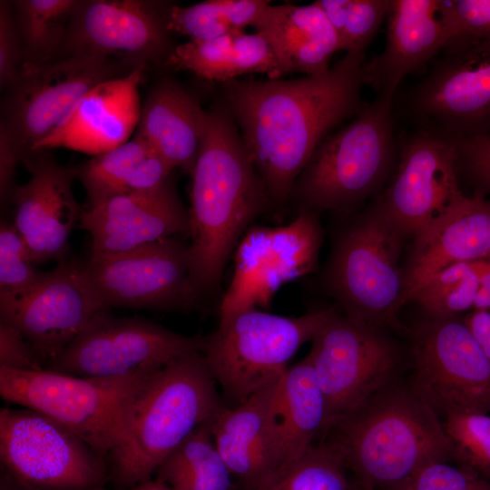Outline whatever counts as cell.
Here are the masks:
<instances>
[{
    "instance_id": "obj_1",
    "label": "cell",
    "mask_w": 490,
    "mask_h": 490,
    "mask_svg": "<svg viewBox=\"0 0 490 490\" xmlns=\"http://www.w3.org/2000/svg\"><path fill=\"white\" fill-rule=\"evenodd\" d=\"M364 54H346L327 72L221 83L228 109L270 201L283 204L319 143L361 108Z\"/></svg>"
},
{
    "instance_id": "obj_2",
    "label": "cell",
    "mask_w": 490,
    "mask_h": 490,
    "mask_svg": "<svg viewBox=\"0 0 490 490\" xmlns=\"http://www.w3.org/2000/svg\"><path fill=\"white\" fill-rule=\"evenodd\" d=\"M208 113L188 212L191 275L201 293L217 289L230 255L270 201L228 109Z\"/></svg>"
},
{
    "instance_id": "obj_3",
    "label": "cell",
    "mask_w": 490,
    "mask_h": 490,
    "mask_svg": "<svg viewBox=\"0 0 490 490\" xmlns=\"http://www.w3.org/2000/svg\"><path fill=\"white\" fill-rule=\"evenodd\" d=\"M328 432L358 488L387 490L427 465L456 458L439 416L410 386L393 381Z\"/></svg>"
},
{
    "instance_id": "obj_4",
    "label": "cell",
    "mask_w": 490,
    "mask_h": 490,
    "mask_svg": "<svg viewBox=\"0 0 490 490\" xmlns=\"http://www.w3.org/2000/svg\"><path fill=\"white\" fill-rule=\"evenodd\" d=\"M202 352L184 354L150 375L124 412L116 446L109 454L122 486L148 480L200 426L225 408Z\"/></svg>"
},
{
    "instance_id": "obj_5",
    "label": "cell",
    "mask_w": 490,
    "mask_h": 490,
    "mask_svg": "<svg viewBox=\"0 0 490 490\" xmlns=\"http://www.w3.org/2000/svg\"><path fill=\"white\" fill-rule=\"evenodd\" d=\"M391 108L377 96L319 143L293 187L302 209L346 211L377 190L394 156Z\"/></svg>"
},
{
    "instance_id": "obj_6",
    "label": "cell",
    "mask_w": 490,
    "mask_h": 490,
    "mask_svg": "<svg viewBox=\"0 0 490 490\" xmlns=\"http://www.w3.org/2000/svg\"><path fill=\"white\" fill-rule=\"evenodd\" d=\"M337 312L329 308L284 317L244 310L220 319L202 354L216 383L237 406L278 380L299 348Z\"/></svg>"
},
{
    "instance_id": "obj_7",
    "label": "cell",
    "mask_w": 490,
    "mask_h": 490,
    "mask_svg": "<svg viewBox=\"0 0 490 490\" xmlns=\"http://www.w3.org/2000/svg\"><path fill=\"white\" fill-rule=\"evenodd\" d=\"M405 236L377 201L339 236L328 284L348 317L381 328L405 305L399 268Z\"/></svg>"
},
{
    "instance_id": "obj_8",
    "label": "cell",
    "mask_w": 490,
    "mask_h": 490,
    "mask_svg": "<svg viewBox=\"0 0 490 490\" xmlns=\"http://www.w3.org/2000/svg\"><path fill=\"white\" fill-rule=\"evenodd\" d=\"M153 372L93 378L46 368H0V394L5 401L55 420L105 456L119 441L129 402Z\"/></svg>"
},
{
    "instance_id": "obj_9",
    "label": "cell",
    "mask_w": 490,
    "mask_h": 490,
    "mask_svg": "<svg viewBox=\"0 0 490 490\" xmlns=\"http://www.w3.org/2000/svg\"><path fill=\"white\" fill-rule=\"evenodd\" d=\"M135 68L93 54L64 56L44 64L23 63L16 79L7 87L0 126L23 161L67 121L93 88Z\"/></svg>"
},
{
    "instance_id": "obj_10",
    "label": "cell",
    "mask_w": 490,
    "mask_h": 490,
    "mask_svg": "<svg viewBox=\"0 0 490 490\" xmlns=\"http://www.w3.org/2000/svg\"><path fill=\"white\" fill-rule=\"evenodd\" d=\"M103 455L55 420L28 408L0 411V458L29 490H96L105 481Z\"/></svg>"
},
{
    "instance_id": "obj_11",
    "label": "cell",
    "mask_w": 490,
    "mask_h": 490,
    "mask_svg": "<svg viewBox=\"0 0 490 490\" xmlns=\"http://www.w3.org/2000/svg\"><path fill=\"white\" fill-rule=\"evenodd\" d=\"M308 354L325 398L324 434L393 381L397 353L379 328L337 312L313 337Z\"/></svg>"
},
{
    "instance_id": "obj_12",
    "label": "cell",
    "mask_w": 490,
    "mask_h": 490,
    "mask_svg": "<svg viewBox=\"0 0 490 490\" xmlns=\"http://www.w3.org/2000/svg\"><path fill=\"white\" fill-rule=\"evenodd\" d=\"M321 242L317 212L309 210L301 209L284 226H250L233 251V276L220 319L268 307L281 286L316 269Z\"/></svg>"
},
{
    "instance_id": "obj_13",
    "label": "cell",
    "mask_w": 490,
    "mask_h": 490,
    "mask_svg": "<svg viewBox=\"0 0 490 490\" xmlns=\"http://www.w3.org/2000/svg\"><path fill=\"white\" fill-rule=\"evenodd\" d=\"M206 338L187 337L135 318L98 313L51 363L49 369L82 377L119 378L153 372L190 352Z\"/></svg>"
},
{
    "instance_id": "obj_14",
    "label": "cell",
    "mask_w": 490,
    "mask_h": 490,
    "mask_svg": "<svg viewBox=\"0 0 490 490\" xmlns=\"http://www.w3.org/2000/svg\"><path fill=\"white\" fill-rule=\"evenodd\" d=\"M410 387L439 416L490 412V361L463 320L431 318L414 337Z\"/></svg>"
},
{
    "instance_id": "obj_15",
    "label": "cell",
    "mask_w": 490,
    "mask_h": 490,
    "mask_svg": "<svg viewBox=\"0 0 490 490\" xmlns=\"http://www.w3.org/2000/svg\"><path fill=\"white\" fill-rule=\"evenodd\" d=\"M103 306L187 309L201 294L192 280L189 246L175 237L111 254L83 265Z\"/></svg>"
},
{
    "instance_id": "obj_16",
    "label": "cell",
    "mask_w": 490,
    "mask_h": 490,
    "mask_svg": "<svg viewBox=\"0 0 490 490\" xmlns=\"http://www.w3.org/2000/svg\"><path fill=\"white\" fill-rule=\"evenodd\" d=\"M173 5L152 0H78L63 47L64 56L93 54L132 67L167 61Z\"/></svg>"
},
{
    "instance_id": "obj_17",
    "label": "cell",
    "mask_w": 490,
    "mask_h": 490,
    "mask_svg": "<svg viewBox=\"0 0 490 490\" xmlns=\"http://www.w3.org/2000/svg\"><path fill=\"white\" fill-rule=\"evenodd\" d=\"M105 309L83 266L64 260L24 294L0 299L1 320L16 327L51 363Z\"/></svg>"
},
{
    "instance_id": "obj_18",
    "label": "cell",
    "mask_w": 490,
    "mask_h": 490,
    "mask_svg": "<svg viewBox=\"0 0 490 490\" xmlns=\"http://www.w3.org/2000/svg\"><path fill=\"white\" fill-rule=\"evenodd\" d=\"M462 194L453 140L420 132L404 142L393 181L377 201L405 237L415 238Z\"/></svg>"
},
{
    "instance_id": "obj_19",
    "label": "cell",
    "mask_w": 490,
    "mask_h": 490,
    "mask_svg": "<svg viewBox=\"0 0 490 490\" xmlns=\"http://www.w3.org/2000/svg\"><path fill=\"white\" fill-rule=\"evenodd\" d=\"M447 50L414 92V112L450 138L490 133V39Z\"/></svg>"
},
{
    "instance_id": "obj_20",
    "label": "cell",
    "mask_w": 490,
    "mask_h": 490,
    "mask_svg": "<svg viewBox=\"0 0 490 490\" xmlns=\"http://www.w3.org/2000/svg\"><path fill=\"white\" fill-rule=\"evenodd\" d=\"M46 152H33L23 160L30 179L15 186L11 195L14 226L34 264L64 260L82 211L72 189L74 168L60 165Z\"/></svg>"
},
{
    "instance_id": "obj_21",
    "label": "cell",
    "mask_w": 490,
    "mask_h": 490,
    "mask_svg": "<svg viewBox=\"0 0 490 490\" xmlns=\"http://www.w3.org/2000/svg\"><path fill=\"white\" fill-rule=\"evenodd\" d=\"M80 228L92 237L91 254L127 251L189 232V217L171 181L148 191L118 194L87 206Z\"/></svg>"
},
{
    "instance_id": "obj_22",
    "label": "cell",
    "mask_w": 490,
    "mask_h": 490,
    "mask_svg": "<svg viewBox=\"0 0 490 490\" xmlns=\"http://www.w3.org/2000/svg\"><path fill=\"white\" fill-rule=\"evenodd\" d=\"M145 69L136 67L126 75L96 85L67 121L38 142L32 153L65 148L93 157L127 142L140 120L139 85Z\"/></svg>"
},
{
    "instance_id": "obj_23",
    "label": "cell",
    "mask_w": 490,
    "mask_h": 490,
    "mask_svg": "<svg viewBox=\"0 0 490 490\" xmlns=\"http://www.w3.org/2000/svg\"><path fill=\"white\" fill-rule=\"evenodd\" d=\"M490 258V200L462 194L437 221L415 237L404 270V302L444 268Z\"/></svg>"
},
{
    "instance_id": "obj_24",
    "label": "cell",
    "mask_w": 490,
    "mask_h": 490,
    "mask_svg": "<svg viewBox=\"0 0 490 490\" xmlns=\"http://www.w3.org/2000/svg\"><path fill=\"white\" fill-rule=\"evenodd\" d=\"M440 0H390L386 47L365 62L364 83L377 96L392 99L408 74L443 48L448 36L439 12Z\"/></svg>"
},
{
    "instance_id": "obj_25",
    "label": "cell",
    "mask_w": 490,
    "mask_h": 490,
    "mask_svg": "<svg viewBox=\"0 0 490 490\" xmlns=\"http://www.w3.org/2000/svg\"><path fill=\"white\" fill-rule=\"evenodd\" d=\"M278 380L211 422L216 446L243 490H260L279 475L271 419Z\"/></svg>"
},
{
    "instance_id": "obj_26",
    "label": "cell",
    "mask_w": 490,
    "mask_h": 490,
    "mask_svg": "<svg viewBox=\"0 0 490 490\" xmlns=\"http://www.w3.org/2000/svg\"><path fill=\"white\" fill-rule=\"evenodd\" d=\"M208 111L185 89L163 80L144 100L135 136L176 168L191 174L208 124Z\"/></svg>"
},
{
    "instance_id": "obj_27",
    "label": "cell",
    "mask_w": 490,
    "mask_h": 490,
    "mask_svg": "<svg viewBox=\"0 0 490 490\" xmlns=\"http://www.w3.org/2000/svg\"><path fill=\"white\" fill-rule=\"evenodd\" d=\"M254 28L270 45L279 77L290 73L323 74L329 69L332 55L341 50L335 30L316 2L270 4Z\"/></svg>"
},
{
    "instance_id": "obj_28",
    "label": "cell",
    "mask_w": 490,
    "mask_h": 490,
    "mask_svg": "<svg viewBox=\"0 0 490 490\" xmlns=\"http://www.w3.org/2000/svg\"><path fill=\"white\" fill-rule=\"evenodd\" d=\"M271 419L280 475L314 445L326 427L325 398L309 355L288 368L278 380Z\"/></svg>"
},
{
    "instance_id": "obj_29",
    "label": "cell",
    "mask_w": 490,
    "mask_h": 490,
    "mask_svg": "<svg viewBox=\"0 0 490 490\" xmlns=\"http://www.w3.org/2000/svg\"><path fill=\"white\" fill-rule=\"evenodd\" d=\"M164 65L220 83L251 74H266L270 79H279L277 61L269 43L257 33L244 31L178 44Z\"/></svg>"
},
{
    "instance_id": "obj_30",
    "label": "cell",
    "mask_w": 490,
    "mask_h": 490,
    "mask_svg": "<svg viewBox=\"0 0 490 490\" xmlns=\"http://www.w3.org/2000/svg\"><path fill=\"white\" fill-rule=\"evenodd\" d=\"M173 169L142 139L122 145L74 168L87 193V206L110 197L156 190L170 181Z\"/></svg>"
},
{
    "instance_id": "obj_31",
    "label": "cell",
    "mask_w": 490,
    "mask_h": 490,
    "mask_svg": "<svg viewBox=\"0 0 490 490\" xmlns=\"http://www.w3.org/2000/svg\"><path fill=\"white\" fill-rule=\"evenodd\" d=\"M211 422L198 426L158 468L157 477L172 490L235 489V479L216 446Z\"/></svg>"
},
{
    "instance_id": "obj_32",
    "label": "cell",
    "mask_w": 490,
    "mask_h": 490,
    "mask_svg": "<svg viewBox=\"0 0 490 490\" xmlns=\"http://www.w3.org/2000/svg\"><path fill=\"white\" fill-rule=\"evenodd\" d=\"M78 0H16L12 6L23 63L44 64L62 53Z\"/></svg>"
},
{
    "instance_id": "obj_33",
    "label": "cell",
    "mask_w": 490,
    "mask_h": 490,
    "mask_svg": "<svg viewBox=\"0 0 490 490\" xmlns=\"http://www.w3.org/2000/svg\"><path fill=\"white\" fill-rule=\"evenodd\" d=\"M270 1L207 0L189 6L173 5L168 29L193 41H206L253 26Z\"/></svg>"
},
{
    "instance_id": "obj_34",
    "label": "cell",
    "mask_w": 490,
    "mask_h": 490,
    "mask_svg": "<svg viewBox=\"0 0 490 490\" xmlns=\"http://www.w3.org/2000/svg\"><path fill=\"white\" fill-rule=\"evenodd\" d=\"M344 458L330 441L312 445L283 474L260 490H354Z\"/></svg>"
},
{
    "instance_id": "obj_35",
    "label": "cell",
    "mask_w": 490,
    "mask_h": 490,
    "mask_svg": "<svg viewBox=\"0 0 490 490\" xmlns=\"http://www.w3.org/2000/svg\"><path fill=\"white\" fill-rule=\"evenodd\" d=\"M317 5L335 30L341 50L364 54L384 18L390 0H318Z\"/></svg>"
},
{
    "instance_id": "obj_36",
    "label": "cell",
    "mask_w": 490,
    "mask_h": 490,
    "mask_svg": "<svg viewBox=\"0 0 490 490\" xmlns=\"http://www.w3.org/2000/svg\"><path fill=\"white\" fill-rule=\"evenodd\" d=\"M443 426L456 458L470 469L490 471V416L476 411L455 412L445 416Z\"/></svg>"
},
{
    "instance_id": "obj_37",
    "label": "cell",
    "mask_w": 490,
    "mask_h": 490,
    "mask_svg": "<svg viewBox=\"0 0 490 490\" xmlns=\"http://www.w3.org/2000/svg\"><path fill=\"white\" fill-rule=\"evenodd\" d=\"M43 272L37 271L14 225L1 223L0 299L16 298L30 289Z\"/></svg>"
},
{
    "instance_id": "obj_38",
    "label": "cell",
    "mask_w": 490,
    "mask_h": 490,
    "mask_svg": "<svg viewBox=\"0 0 490 490\" xmlns=\"http://www.w3.org/2000/svg\"><path fill=\"white\" fill-rule=\"evenodd\" d=\"M439 12L448 36L446 49L490 39V0H440Z\"/></svg>"
},
{
    "instance_id": "obj_39",
    "label": "cell",
    "mask_w": 490,
    "mask_h": 490,
    "mask_svg": "<svg viewBox=\"0 0 490 490\" xmlns=\"http://www.w3.org/2000/svg\"><path fill=\"white\" fill-rule=\"evenodd\" d=\"M387 490H490V482L470 468L436 462Z\"/></svg>"
},
{
    "instance_id": "obj_40",
    "label": "cell",
    "mask_w": 490,
    "mask_h": 490,
    "mask_svg": "<svg viewBox=\"0 0 490 490\" xmlns=\"http://www.w3.org/2000/svg\"><path fill=\"white\" fill-rule=\"evenodd\" d=\"M451 139L456 150L457 170L474 186L475 194H490V133Z\"/></svg>"
},
{
    "instance_id": "obj_41",
    "label": "cell",
    "mask_w": 490,
    "mask_h": 490,
    "mask_svg": "<svg viewBox=\"0 0 490 490\" xmlns=\"http://www.w3.org/2000/svg\"><path fill=\"white\" fill-rule=\"evenodd\" d=\"M23 64L21 40L12 2H0V83L7 88L16 79Z\"/></svg>"
},
{
    "instance_id": "obj_42",
    "label": "cell",
    "mask_w": 490,
    "mask_h": 490,
    "mask_svg": "<svg viewBox=\"0 0 490 490\" xmlns=\"http://www.w3.org/2000/svg\"><path fill=\"white\" fill-rule=\"evenodd\" d=\"M0 368L17 371L44 369L42 358L23 333L6 321L0 324Z\"/></svg>"
},
{
    "instance_id": "obj_43",
    "label": "cell",
    "mask_w": 490,
    "mask_h": 490,
    "mask_svg": "<svg viewBox=\"0 0 490 490\" xmlns=\"http://www.w3.org/2000/svg\"><path fill=\"white\" fill-rule=\"evenodd\" d=\"M489 269L490 266L482 271L472 274L421 307L431 318L455 317L456 314L473 308L480 279Z\"/></svg>"
},
{
    "instance_id": "obj_44",
    "label": "cell",
    "mask_w": 490,
    "mask_h": 490,
    "mask_svg": "<svg viewBox=\"0 0 490 490\" xmlns=\"http://www.w3.org/2000/svg\"><path fill=\"white\" fill-rule=\"evenodd\" d=\"M22 160L6 131L0 126V192L4 201L15 190L14 178L15 168Z\"/></svg>"
},
{
    "instance_id": "obj_45",
    "label": "cell",
    "mask_w": 490,
    "mask_h": 490,
    "mask_svg": "<svg viewBox=\"0 0 490 490\" xmlns=\"http://www.w3.org/2000/svg\"><path fill=\"white\" fill-rule=\"evenodd\" d=\"M463 321L490 361V310L474 309Z\"/></svg>"
},
{
    "instance_id": "obj_46",
    "label": "cell",
    "mask_w": 490,
    "mask_h": 490,
    "mask_svg": "<svg viewBox=\"0 0 490 490\" xmlns=\"http://www.w3.org/2000/svg\"><path fill=\"white\" fill-rule=\"evenodd\" d=\"M473 308L475 309L490 310V269L480 279Z\"/></svg>"
},
{
    "instance_id": "obj_47",
    "label": "cell",
    "mask_w": 490,
    "mask_h": 490,
    "mask_svg": "<svg viewBox=\"0 0 490 490\" xmlns=\"http://www.w3.org/2000/svg\"><path fill=\"white\" fill-rule=\"evenodd\" d=\"M133 490H172L162 479L156 476L154 479L145 480L134 486Z\"/></svg>"
},
{
    "instance_id": "obj_48",
    "label": "cell",
    "mask_w": 490,
    "mask_h": 490,
    "mask_svg": "<svg viewBox=\"0 0 490 490\" xmlns=\"http://www.w3.org/2000/svg\"><path fill=\"white\" fill-rule=\"evenodd\" d=\"M1 490H16V489L11 488V486L7 485L6 484H2Z\"/></svg>"
},
{
    "instance_id": "obj_49",
    "label": "cell",
    "mask_w": 490,
    "mask_h": 490,
    "mask_svg": "<svg viewBox=\"0 0 490 490\" xmlns=\"http://www.w3.org/2000/svg\"><path fill=\"white\" fill-rule=\"evenodd\" d=\"M354 490H369V489H362V488L354 487Z\"/></svg>"
}]
</instances>
